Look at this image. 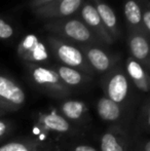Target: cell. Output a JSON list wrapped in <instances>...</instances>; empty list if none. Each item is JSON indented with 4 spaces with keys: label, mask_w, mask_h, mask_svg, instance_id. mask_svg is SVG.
<instances>
[{
    "label": "cell",
    "mask_w": 150,
    "mask_h": 151,
    "mask_svg": "<svg viewBox=\"0 0 150 151\" xmlns=\"http://www.w3.org/2000/svg\"><path fill=\"white\" fill-rule=\"evenodd\" d=\"M52 35L79 45H101V41L80 19L67 18L52 20L44 25Z\"/></svg>",
    "instance_id": "cell-1"
},
{
    "label": "cell",
    "mask_w": 150,
    "mask_h": 151,
    "mask_svg": "<svg viewBox=\"0 0 150 151\" xmlns=\"http://www.w3.org/2000/svg\"><path fill=\"white\" fill-rule=\"evenodd\" d=\"M27 68L33 83L50 97L63 100L71 95V90L63 83L54 68L35 64H27Z\"/></svg>",
    "instance_id": "cell-2"
},
{
    "label": "cell",
    "mask_w": 150,
    "mask_h": 151,
    "mask_svg": "<svg viewBox=\"0 0 150 151\" xmlns=\"http://www.w3.org/2000/svg\"><path fill=\"white\" fill-rule=\"evenodd\" d=\"M46 41H47L48 46L50 47L52 54L63 65L74 68L88 75L93 76L94 71L88 65L79 46L66 41V40L61 39L59 37H56L54 35L47 36Z\"/></svg>",
    "instance_id": "cell-3"
},
{
    "label": "cell",
    "mask_w": 150,
    "mask_h": 151,
    "mask_svg": "<svg viewBox=\"0 0 150 151\" xmlns=\"http://www.w3.org/2000/svg\"><path fill=\"white\" fill-rule=\"evenodd\" d=\"M102 88L105 97L128 109L132 98V88L128 75L121 68L114 66L107 72L102 81Z\"/></svg>",
    "instance_id": "cell-4"
},
{
    "label": "cell",
    "mask_w": 150,
    "mask_h": 151,
    "mask_svg": "<svg viewBox=\"0 0 150 151\" xmlns=\"http://www.w3.org/2000/svg\"><path fill=\"white\" fill-rule=\"evenodd\" d=\"M35 127L44 135L52 134L59 137H75L80 135L79 129L63 117L57 108L54 107L48 111L38 112Z\"/></svg>",
    "instance_id": "cell-5"
},
{
    "label": "cell",
    "mask_w": 150,
    "mask_h": 151,
    "mask_svg": "<svg viewBox=\"0 0 150 151\" xmlns=\"http://www.w3.org/2000/svg\"><path fill=\"white\" fill-rule=\"evenodd\" d=\"M26 102V93L12 78L0 74V107L6 112H14Z\"/></svg>",
    "instance_id": "cell-6"
},
{
    "label": "cell",
    "mask_w": 150,
    "mask_h": 151,
    "mask_svg": "<svg viewBox=\"0 0 150 151\" xmlns=\"http://www.w3.org/2000/svg\"><path fill=\"white\" fill-rule=\"evenodd\" d=\"M18 55L27 64L41 65L50 59V52L46 45L35 34L26 35L17 47Z\"/></svg>",
    "instance_id": "cell-7"
},
{
    "label": "cell",
    "mask_w": 150,
    "mask_h": 151,
    "mask_svg": "<svg viewBox=\"0 0 150 151\" xmlns=\"http://www.w3.org/2000/svg\"><path fill=\"white\" fill-rule=\"evenodd\" d=\"M132 137L124 127L110 125L100 137L99 151H131Z\"/></svg>",
    "instance_id": "cell-8"
},
{
    "label": "cell",
    "mask_w": 150,
    "mask_h": 151,
    "mask_svg": "<svg viewBox=\"0 0 150 151\" xmlns=\"http://www.w3.org/2000/svg\"><path fill=\"white\" fill-rule=\"evenodd\" d=\"M83 0H56V1L33 9L39 18L60 20L72 17L81 8Z\"/></svg>",
    "instance_id": "cell-9"
},
{
    "label": "cell",
    "mask_w": 150,
    "mask_h": 151,
    "mask_svg": "<svg viewBox=\"0 0 150 151\" xmlns=\"http://www.w3.org/2000/svg\"><path fill=\"white\" fill-rule=\"evenodd\" d=\"M79 10L80 20L96 35V37L100 40L101 43L104 45H111L114 42V40L109 34V32L107 31V29L105 28L94 4L90 3V1L83 2Z\"/></svg>",
    "instance_id": "cell-10"
},
{
    "label": "cell",
    "mask_w": 150,
    "mask_h": 151,
    "mask_svg": "<svg viewBox=\"0 0 150 151\" xmlns=\"http://www.w3.org/2000/svg\"><path fill=\"white\" fill-rule=\"evenodd\" d=\"M57 110L63 117L77 127L80 125L88 124L90 121L88 105L80 100L63 99V101L59 104Z\"/></svg>",
    "instance_id": "cell-11"
},
{
    "label": "cell",
    "mask_w": 150,
    "mask_h": 151,
    "mask_svg": "<svg viewBox=\"0 0 150 151\" xmlns=\"http://www.w3.org/2000/svg\"><path fill=\"white\" fill-rule=\"evenodd\" d=\"M94 72L107 73L115 66V59L97 45H78Z\"/></svg>",
    "instance_id": "cell-12"
},
{
    "label": "cell",
    "mask_w": 150,
    "mask_h": 151,
    "mask_svg": "<svg viewBox=\"0 0 150 151\" xmlns=\"http://www.w3.org/2000/svg\"><path fill=\"white\" fill-rule=\"evenodd\" d=\"M96 110L99 117L103 121L111 123V125L123 127L122 121L126 118V108L103 96L97 101Z\"/></svg>",
    "instance_id": "cell-13"
},
{
    "label": "cell",
    "mask_w": 150,
    "mask_h": 151,
    "mask_svg": "<svg viewBox=\"0 0 150 151\" xmlns=\"http://www.w3.org/2000/svg\"><path fill=\"white\" fill-rule=\"evenodd\" d=\"M128 47H130L132 58L140 63L146 69V71H148L150 68L148 36L141 32L130 31Z\"/></svg>",
    "instance_id": "cell-14"
},
{
    "label": "cell",
    "mask_w": 150,
    "mask_h": 151,
    "mask_svg": "<svg viewBox=\"0 0 150 151\" xmlns=\"http://www.w3.org/2000/svg\"><path fill=\"white\" fill-rule=\"evenodd\" d=\"M126 75H128L130 81L138 88L139 91L148 93L150 88V79L148 75V71H146L144 67L138 63L132 57L126 60Z\"/></svg>",
    "instance_id": "cell-15"
},
{
    "label": "cell",
    "mask_w": 150,
    "mask_h": 151,
    "mask_svg": "<svg viewBox=\"0 0 150 151\" xmlns=\"http://www.w3.org/2000/svg\"><path fill=\"white\" fill-rule=\"evenodd\" d=\"M63 83L71 91L74 88H80L92 80V76L83 73L74 68L64 65H58L54 68Z\"/></svg>",
    "instance_id": "cell-16"
},
{
    "label": "cell",
    "mask_w": 150,
    "mask_h": 151,
    "mask_svg": "<svg viewBox=\"0 0 150 151\" xmlns=\"http://www.w3.org/2000/svg\"><path fill=\"white\" fill-rule=\"evenodd\" d=\"M93 2H94L93 4H94L100 19L102 20L105 28L109 32L113 40L117 39L119 37V29H118L115 12H113L111 6H109L103 0H93Z\"/></svg>",
    "instance_id": "cell-17"
},
{
    "label": "cell",
    "mask_w": 150,
    "mask_h": 151,
    "mask_svg": "<svg viewBox=\"0 0 150 151\" xmlns=\"http://www.w3.org/2000/svg\"><path fill=\"white\" fill-rule=\"evenodd\" d=\"M52 148L36 138L24 137L7 142L0 147V151H48Z\"/></svg>",
    "instance_id": "cell-18"
},
{
    "label": "cell",
    "mask_w": 150,
    "mask_h": 151,
    "mask_svg": "<svg viewBox=\"0 0 150 151\" xmlns=\"http://www.w3.org/2000/svg\"><path fill=\"white\" fill-rule=\"evenodd\" d=\"M123 14L131 31L141 32L148 36L142 26V9L138 0H126L123 3Z\"/></svg>",
    "instance_id": "cell-19"
},
{
    "label": "cell",
    "mask_w": 150,
    "mask_h": 151,
    "mask_svg": "<svg viewBox=\"0 0 150 151\" xmlns=\"http://www.w3.org/2000/svg\"><path fill=\"white\" fill-rule=\"evenodd\" d=\"M135 134H150V101L148 98L143 102L137 114Z\"/></svg>",
    "instance_id": "cell-20"
},
{
    "label": "cell",
    "mask_w": 150,
    "mask_h": 151,
    "mask_svg": "<svg viewBox=\"0 0 150 151\" xmlns=\"http://www.w3.org/2000/svg\"><path fill=\"white\" fill-rule=\"evenodd\" d=\"M132 146L134 151H150L149 135L145 134H135L132 139Z\"/></svg>",
    "instance_id": "cell-21"
},
{
    "label": "cell",
    "mask_w": 150,
    "mask_h": 151,
    "mask_svg": "<svg viewBox=\"0 0 150 151\" xmlns=\"http://www.w3.org/2000/svg\"><path fill=\"white\" fill-rule=\"evenodd\" d=\"M14 27L5 20L0 18V39H9L14 36Z\"/></svg>",
    "instance_id": "cell-22"
},
{
    "label": "cell",
    "mask_w": 150,
    "mask_h": 151,
    "mask_svg": "<svg viewBox=\"0 0 150 151\" xmlns=\"http://www.w3.org/2000/svg\"><path fill=\"white\" fill-rule=\"evenodd\" d=\"M11 129L12 124L9 120L0 117V140H2L4 137H6Z\"/></svg>",
    "instance_id": "cell-23"
},
{
    "label": "cell",
    "mask_w": 150,
    "mask_h": 151,
    "mask_svg": "<svg viewBox=\"0 0 150 151\" xmlns=\"http://www.w3.org/2000/svg\"><path fill=\"white\" fill-rule=\"evenodd\" d=\"M142 26L144 28L147 35H149L150 32V10L149 7L146 6L144 10H142Z\"/></svg>",
    "instance_id": "cell-24"
},
{
    "label": "cell",
    "mask_w": 150,
    "mask_h": 151,
    "mask_svg": "<svg viewBox=\"0 0 150 151\" xmlns=\"http://www.w3.org/2000/svg\"><path fill=\"white\" fill-rule=\"evenodd\" d=\"M67 151H99L97 148L88 144H74Z\"/></svg>",
    "instance_id": "cell-25"
},
{
    "label": "cell",
    "mask_w": 150,
    "mask_h": 151,
    "mask_svg": "<svg viewBox=\"0 0 150 151\" xmlns=\"http://www.w3.org/2000/svg\"><path fill=\"white\" fill-rule=\"evenodd\" d=\"M54 1H56V0H31L30 6L32 9H35V8L41 7V6L46 5L48 3H52Z\"/></svg>",
    "instance_id": "cell-26"
},
{
    "label": "cell",
    "mask_w": 150,
    "mask_h": 151,
    "mask_svg": "<svg viewBox=\"0 0 150 151\" xmlns=\"http://www.w3.org/2000/svg\"><path fill=\"white\" fill-rule=\"evenodd\" d=\"M5 114H6V112L4 111V110L2 109L1 107H0V117H2V116H3V115H5Z\"/></svg>",
    "instance_id": "cell-27"
},
{
    "label": "cell",
    "mask_w": 150,
    "mask_h": 151,
    "mask_svg": "<svg viewBox=\"0 0 150 151\" xmlns=\"http://www.w3.org/2000/svg\"><path fill=\"white\" fill-rule=\"evenodd\" d=\"M48 151H65V150H60V149H54V147L52 148V149H50Z\"/></svg>",
    "instance_id": "cell-28"
}]
</instances>
